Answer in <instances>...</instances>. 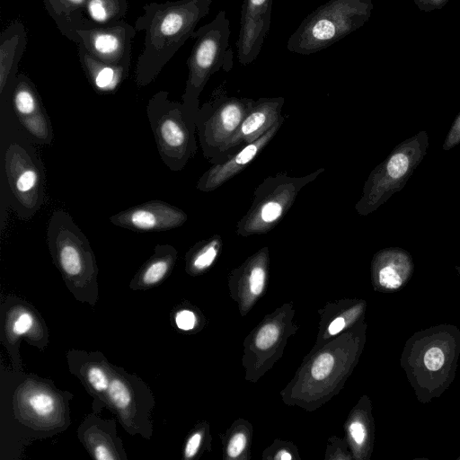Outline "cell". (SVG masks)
<instances>
[{
    "label": "cell",
    "mask_w": 460,
    "mask_h": 460,
    "mask_svg": "<svg viewBox=\"0 0 460 460\" xmlns=\"http://www.w3.org/2000/svg\"><path fill=\"white\" fill-rule=\"evenodd\" d=\"M212 2L176 0L144 5V13L135 22L137 31H145L144 48L135 69L138 86L152 83L186 40L192 38Z\"/></svg>",
    "instance_id": "cell-1"
},
{
    "label": "cell",
    "mask_w": 460,
    "mask_h": 460,
    "mask_svg": "<svg viewBox=\"0 0 460 460\" xmlns=\"http://www.w3.org/2000/svg\"><path fill=\"white\" fill-rule=\"evenodd\" d=\"M373 8L372 0H329L302 21L287 49L300 55L323 50L363 26Z\"/></svg>",
    "instance_id": "cell-2"
},
{
    "label": "cell",
    "mask_w": 460,
    "mask_h": 460,
    "mask_svg": "<svg viewBox=\"0 0 460 460\" xmlns=\"http://www.w3.org/2000/svg\"><path fill=\"white\" fill-rule=\"evenodd\" d=\"M146 115L163 163L181 171L198 150L196 116L182 102L170 100L166 91L148 100Z\"/></svg>",
    "instance_id": "cell-3"
},
{
    "label": "cell",
    "mask_w": 460,
    "mask_h": 460,
    "mask_svg": "<svg viewBox=\"0 0 460 460\" xmlns=\"http://www.w3.org/2000/svg\"><path fill=\"white\" fill-rule=\"evenodd\" d=\"M229 37V20L225 11H220L192 36L195 42L187 60L188 77L181 102L195 116L199 109V95L211 75L220 69L228 72L233 67Z\"/></svg>",
    "instance_id": "cell-4"
},
{
    "label": "cell",
    "mask_w": 460,
    "mask_h": 460,
    "mask_svg": "<svg viewBox=\"0 0 460 460\" xmlns=\"http://www.w3.org/2000/svg\"><path fill=\"white\" fill-rule=\"evenodd\" d=\"M8 201L16 215L27 220L44 205V166L34 147L23 137H10L4 153Z\"/></svg>",
    "instance_id": "cell-5"
},
{
    "label": "cell",
    "mask_w": 460,
    "mask_h": 460,
    "mask_svg": "<svg viewBox=\"0 0 460 460\" xmlns=\"http://www.w3.org/2000/svg\"><path fill=\"white\" fill-rule=\"evenodd\" d=\"M429 146L426 131H420L396 146L368 175L362 195L355 205L357 213L367 216L401 190L424 158Z\"/></svg>",
    "instance_id": "cell-6"
},
{
    "label": "cell",
    "mask_w": 460,
    "mask_h": 460,
    "mask_svg": "<svg viewBox=\"0 0 460 460\" xmlns=\"http://www.w3.org/2000/svg\"><path fill=\"white\" fill-rule=\"evenodd\" d=\"M323 171L320 168L303 176L279 172L265 178L255 189L250 208L237 222V234L248 237L272 230L291 208L300 190Z\"/></svg>",
    "instance_id": "cell-7"
},
{
    "label": "cell",
    "mask_w": 460,
    "mask_h": 460,
    "mask_svg": "<svg viewBox=\"0 0 460 460\" xmlns=\"http://www.w3.org/2000/svg\"><path fill=\"white\" fill-rule=\"evenodd\" d=\"M253 99L228 96L222 87L199 107L196 116L197 134L205 158L220 161L222 151L252 109Z\"/></svg>",
    "instance_id": "cell-8"
},
{
    "label": "cell",
    "mask_w": 460,
    "mask_h": 460,
    "mask_svg": "<svg viewBox=\"0 0 460 460\" xmlns=\"http://www.w3.org/2000/svg\"><path fill=\"white\" fill-rule=\"evenodd\" d=\"M47 242L57 267L66 279L74 283L93 280L97 272L93 252L69 213L62 209L52 212Z\"/></svg>",
    "instance_id": "cell-9"
},
{
    "label": "cell",
    "mask_w": 460,
    "mask_h": 460,
    "mask_svg": "<svg viewBox=\"0 0 460 460\" xmlns=\"http://www.w3.org/2000/svg\"><path fill=\"white\" fill-rule=\"evenodd\" d=\"M136 33L135 26L122 20L79 30L77 37L78 44L97 59L116 66H130L132 41Z\"/></svg>",
    "instance_id": "cell-10"
},
{
    "label": "cell",
    "mask_w": 460,
    "mask_h": 460,
    "mask_svg": "<svg viewBox=\"0 0 460 460\" xmlns=\"http://www.w3.org/2000/svg\"><path fill=\"white\" fill-rule=\"evenodd\" d=\"M10 101L16 118L31 138L50 145L54 137L52 123L36 85L25 74H18Z\"/></svg>",
    "instance_id": "cell-11"
},
{
    "label": "cell",
    "mask_w": 460,
    "mask_h": 460,
    "mask_svg": "<svg viewBox=\"0 0 460 460\" xmlns=\"http://www.w3.org/2000/svg\"><path fill=\"white\" fill-rule=\"evenodd\" d=\"M116 226L136 232H163L181 226L188 219L181 208L154 199L135 205L110 217Z\"/></svg>",
    "instance_id": "cell-12"
},
{
    "label": "cell",
    "mask_w": 460,
    "mask_h": 460,
    "mask_svg": "<svg viewBox=\"0 0 460 460\" xmlns=\"http://www.w3.org/2000/svg\"><path fill=\"white\" fill-rule=\"evenodd\" d=\"M273 0H243L236 41L237 58L246 66L256 59L270 26Z\"/></svg>",
    "instance_id": "cell-13"
},
{
    "label": "cell",
    "mask_w": 460,
    "mask_h": 460,
    "mask_svg": "<svg viewBox=\"0 0 460 460\" xmlns=\"http://www.w3.org/2000/svg\"><path fill=\"white\" fill-rule=\"evenodd\" d=\"M285 99L281 96L262 97L254 101L252 109L225 146L218 163L225 161L243 146L254 142L283 119L281 111Z\"/></svg>",
    "instance_id": "cell-14"
},
{
    "label": "cell",
    "mask_w": 460,
    "mask_h": 460,
    "mask_svg": "<svg viewBox=\"0 0 460 460\" xmlns=\"http://www.w3.org/2000/svg\"><path fill=\"white\" fill-rule=\"evenodd\" d=\"M284 120H279L260 138L243 146L225 161L213 164L199 177L196 188L202 192H211L243 171L272 140Z\"/></svg>",
    "instance_id": "cell-15"
},
{
    "label": "cell",
    "mask_w": 460,
    "mask_h": 460,
    "mask_svg": "<svg viewBox=\"0 0 460 460\" xmlns=\"http://www.w3.org/2000/svg\"><path fill=\"white\" fill-rule=\"evenodd\" d=\"M27 45V31L20 21L11 22L0 35V95L11 99L18 66Z\"/></svg>",
    "instance_id": "cell-16"
},
{
    "label": "cell",
    "mask_w": 460,
    "mask_h": 460,
    "mask_svg": "<svg viewBox=\"0 0 460 460\" xmlns=\"http://www.w3.org/2000/svg\"><path fill=\"white\" fill-rule=\"evenodd\" d=\"M81 66L93 90L99 94H111L118 91L129 74L130 66H116L93 57L78 44Z\"/></svg>",
    "instance_id": "cell-17"
},
{
    "label": "cell",
    "mask_w": 460,
    "mask_h": 460,
    "mask_svg": "<svg viewBox=\"0 0 460 460\" xmlns=\"http://www.w3.org/2000/svg\"><path fill=\"white\" fill-rule=\"evenodd\" d=\"M87 1L42 0L61 34L77 44V31L94 26L84 16Z\"/></svg>",
    "instance_id": "cell-18"
},
{
    "label": "cell",
    "mask_w": 460,
    "mask_h": 460,
    "mask_svg": "<svg viewBox=\"0 0 460 460\" xmlns=\"http://www.w3.org/2000/svg\"><path fill=\"white\" fill-rule=\"evenodd\" d=\"M408 254L398 248L381 251L376 257L379 284L386 288H397L403 282V276L410 270Z\"/></svg>",
    "instance_id": "cell-19"
},
{
    "label": "cell",
    "mask_w": 460,
    "mask_h": 460,
    "mask_svg": "<svg viewBox=\"0 0 460 460\" xmlns=\"http://www.w3.org/2000/svg\"><path fill=\"white\" fill-rule=\"evenodd\" d=\"M177 258L176 249L170 244H158L154 254L143 265L137 275V282L152 286L160 282L171 270Z\"/></svg>",
    "instance_id": "cell-20"
},
{
    "label": "cell",
    "mask_w": 460,
    "mask_h": 460,
    "mask_svg": "<svg viewBox=\"0 0 460 460\" xmlns=\"http://www.w3.org/2000/svg\"><path fill=\"white\" fill-rule=\"evenodd\" d=\"M128 10L127 0H88L85 18L94 26L122 21Z\"/></svg>",
    "instance_id": "cell-21"
},
{
    "label": "cell",
    "mask_w": 460,
    "mask_h": 460,
    "mask_svg": "<svg viewBox=\"0 0 460 460\" xmlns=\"http://www.w3.org/2000/svg\"><path fill=\"white\" fill-rule=\"evenodd\" d=\"M222 244L218 234L197 243L187 253L188 268L197 272L209 268L217 258Z\"/></svg>",
    "instance_id": "cell-22"
},
{
    "label": "cell",
    "mask_w": 460,
    "mask_h": 460,
    "mask_svg": "<svg viewBox=\"0 0 460 460\" xmlns=\"http://www.w3.org/2000/svg\"><path fill=\"white\" fill-rule=\"evenodd\" d=\"M31 412L40 418H49L56 410L54 398L44 391L31 392L25 398Z\"/></svg>",
    "instance_id": "cell-23"
},
{
    "label": "cell",
    "mask_w": 460,
    "mask_h": 460,
    "mask_svg": "<svg viewBox=\"0 0 460 460\" xmlns=\"http://www.w3.org/2000/svg\"><path fill=\"white\" fill-rule=\"evenodd\" d=\"M334 365V358L329 353H323L314 360L311 368L312 376L316 380L324 379L329 376Z\"/></svg>",
    "instance_id": "cell-24"
},
{
    "label": "cell",
    "mask_w": 460,
    "mask_h": 460,
    "mask_svg": "<svg viewBox=\"0 0 460 460\" xmlns=\"http://www.w3.org/2000/svg\"><path fill=\"white\" fill-rule=\"evenodd\" d=\"M86 379L88 384L97 392L107 390L111 383L105 371L98 366H93L87 370Z\"/></svg>",
    "instance_id": "cell-25"
},
{
    "label": "cell",
    "mask_w": 460,
    "mask_h": 460,
    "mask_svg": "<svg viewBox=\"0 0 460 460\" xmlns=\"http://www.w3.org/2000/svg\"><path fill=\"white\" fill-rule=\"evenodd\" d=\"M279 328L273 323L264 325L258 332L255 340L256 346L261 349H267L278 340Z\"/></svg>",
    "instance_id": "cell-26"
},
{
    "label": "cell",
    "mask_w": 460,
    "mask_h": 460,
    "mask_svg": "<svg viewBox=\"0 0 460 460\" xmlns=\"http://www.w3.org/2000/svg\"><path fill=\"white\" fill-rule=\"evenodd\" d=\"M445 362L443 351L438 348H430L424 356V364L431 371L438 370Z\"/></svg>",
    "instance_id": "cell-27"
},
{
    "label": "cell",
    "mask_w": 460,
    "mask_h": 460,
    "mask_svg": "<svg viewBox=\"0 0 460 460\" xmlns=\"http://www.w3.org/2000/svg\"><path fill=\"white\" fill-rule=\"evenodd\" d=\"M33 325V318L28 313L20 314L13 323V332L15 335H22L28 332Z\"/></svg>",
    "instance_id": "cell-28"
},
{
    "label": "cell",
    "mask_w": 460,
    "mask_h": 460,
    "mask_svg": "<svg viewBox=\"0 0 460 460\" xmlns=\"http://www.w3.org/2000/svg\"><path fill=\"white\" fill-rule=\"evenodd\" d=\"M460 143V113L451 126L443 144L444 150H449Z\"/></svg>",
    "instance_id": "cell-29"
},
{
    "label": "cell",
    "mask_w": 460,
    "mask_h": 460,
    "mask_svg": "<svg viewBox=\"0 0 460 460\" xmlns=\"http://www.w3.org/2000/svg\"><path fill=\"white\" fill-rule=\"evenodd\" d=\"M246 445V437L243 433H236L230 440L227 454L231 457L238 456Z\"/></svg>",
    "instance_id": "cell-30"
},
{
    "label": "cell",
    "mask_w": 460,
    "mask_h": 460,
    "mask_svg": "<svg viewBox=\"0 0 460 460\" xmlns=\"http://www.w3.org/2000/svg\"><path fill=\"white\" fill-rule=\"evenodd\" d=\"M175 322L180 329L189 331L194 327L196 317L191 311L182 310L176 314Z\"/></svg>",
    "instance_id": "cell-31"
},
{
    "label": "cell",
    "mask_w": 460,
    "mask_h": 460,
    "mask_svg": "<svg viewBox=\"0 0 460 460\" xmlns=\"http://www.w3.org/2000/svg\"><path fill=\"white\" fill-rule=\"evenodd\" d=\"M417 7L425 12L441 9L448 0H413Z\"/></svg>",
    "instance_id": "cell-32"
},
{
    "label": "cell",
    "mask_w": 460,
    "mask_h": 460,
    "mask_svg": "<svg viewBox=\"0 0 460 460\" xmlns=\"http://www.w3.org/2000/svg\"><path fill=\"white\" fill-rule=\"evenodd\" d=\"M349 432L357 444L360 445L364 442L366 432L364 426L360 422L355 421L351 423L349 426Z\"/></svg>",
    "instance_id": "cell-33"
},
{
    "label": "cell",
    "mask_w": 460,
    "mask_h": 460,
    "mask_svg": "<svg viewBox=\"0 0 460 460\" xmlns=\"http://www.w3.org/2000/svg\"><path fill=\"white\" fill-rule=\"evenodd\" d=\"M200 440L201 435L199 433H195L190 438L185 447L186 457L190 458L197 453Z\"/></svg>",
    "instance_id": "cell-34"
},
{
    "label": "cell",
    "mask_w": 460,
    "mask_h": 460,
    "mask_svg": "<svg viewBox=\"0 0 460 460\" xmlns=\"http://www.w3.org/2000/svg\"><path fill=\"white\" fill-rule=\"evenodd\" d=\"M345 326V321L342 317H338L333 320L329 325L328 331L329 333L334 335L341 332Z\"/></svg>",
    "instance_id": "cell-35"
},
{
    "label": "cell",
    "mask_w": 460,
    "mask_h": 460,
    "mask_svg": "<svg viewBox=\"0 0 460 460\" xmlns=\"http://www.w3.org/2000/svg\"><path fill=\"white\" fill-rule=\"evenodd\" d=\"M276 459L289 460L292 458L291 455L287 451H280L276 456Z\"/></svg>",
    "instance_id": "cell-36"
}]
</instances>
